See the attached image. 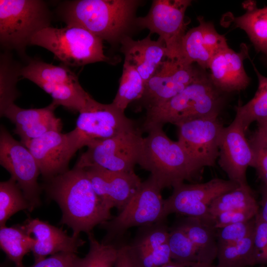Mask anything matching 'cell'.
Segmentation results:
<instances>
[{"label":"cell","instance_id":"6da1fadb","mask_svg":"<svg viewBox=\"0 0 267 267\" xmlns=\"http://www.w3.org/2000/svg\"><path fill=\"white\" fill-rule=\"evenodd\" d=\"M46 180L47 195L59 205L60 223L72 229V236L79 237L81 232L88 235L96 225L112 218V208L97 195L85 169L74 166Z\"/></svg>","mask_w":267,"mask_h":267},{"label":"cell","instance_id":"7a4b0ae2","mask_svg":"<svg viewBox=\"0 0 267 267\" xmlns=\"http://www.w3.org/2000/svg\"><path fill=\"white\" fill-rule=\"evenodd\" d=\"M136 0H76L65 1L58 11L66 25L82 27L111 44L127 36L137 7Z\"/></svg>","mask_w":267,"mask_h":267},{"label":"cell","instance_id":"3957f363","mask_svg":"<svg viewBox=\"0 0 267 267\" xmlns=\"http://www.w3.org/2000/svg\"><path fill=\"white\" fill-rule=\"evenodd\" d=\"M143 137L138 164L149 172L162 190L184 181L201 179L203 169L189 156L178 141L171 140L163 127H153Z\"/></svg>","mask_w":267,"mask_h":267},{"label":"cell","instance_id":"277c9868","mask_svg":"<svg viewBox=\"0 0 267 267\" xmlns=\"http://www.w3.org/2000/svg\"><path fill=\"white\" fill-rule=\"evenodd\" d=\"M224 94L215 87L209 75L201 72L181 92L146 110L143 130L147 132L167 123L175 125L189 119L219 116L224 103Z\"/></svg>","mask_w":267,"mask_h":267},{"label":"cell","instance_id":"5b68a950","mask_svg":"<svg viewBox=\"0 0 267 267\" xmlns=\"http://www.w3.org/2000/svg\"><path fill=\"white\" fill-rule=\"evenodd\" d=\"M103 40L77 25L47 27L37 33L30 45L44 48L66 66H81L97 62L113 61L105 55Z\"/></svg>","mask_w":267,"mask_h":267},{"label":"cell","instance_id":"8992f818","mask_svg":"<svg viewBox=\"0 0 267 267\" xmlns=\"http://www.w3.org/2000/svg\"><path fill=\"white\" fill-rule=\"evenodd\" d=\"M51 13L40 0H0V42L21 54L39 31L50 26Z\"/></svg>","mask_w":267,"mask_h":267},{"label":"cell","instance_id":"52a82bcc","mask_svg":"<svg viewBox=\"0 0 267 267\" xmlns=\"http://www.w3.org/2000/svg\"><path fill=\"white\" fill-rule=\"evenodd\" d=\"M76 122L75 128L68 133L77 152L101 141L137 129L134 122L112 103L102 104L91 96Z\"/></svg>","mask_w":267,"mask_h":267},{"label":"cell","instance_id":"ba28073f","mask_svg":"<svg viewBox=\"0 0 267 267\" xmlns=\"http://www.w3.org/2000/svg\"><path fill=\"white\" fill-rule=\"evenodd\" d=\"M161 188L150 176L142 181L138 189L120 212L100 224L106 234L102 242L111 243L133 227H141L162 219L164 200Z\"/></svg>","mask_w":267,"mask_h":267},{"label":"cell","instance_id":"9c48e42d","mask_svg":"<svg viewBox=\"0 0 267 267\" xmlns=\"http://www.w3.org/2000/svg\"><path fill=\"white\" fill-rule=\"evenodd\" d=\"M143 139L140 130L137 128L97 142L87 147L75 167H97L112 172H134Z\"/></svg>","mask_w":267,"mask_h":267},{"label":"cell","instance_id":"30bf717a","mask_svg":"<svg viewBox=\"0 0 267 267\" xmlns=\"http://www.w3.org/2000/svg\"><path fill=\"white\" fill-rule=\"evenodd\" d=\"M190 0H154L148 13L135 19L134 23L140 29H147L150 34L156 33L164 43L167 58L178 59L181 41L187 23L185 12Z\"/></svg>","mask_w":267,"mask_h":267},{"label":"cell","instance_id":"8fae6325","mask_svg":"<svg viewBox=\"0 0 267 267\" xmlns=\"http://www.w3.org/2000/svg\"><path fill=\"white\" fill-rule=\"evenodd\" d=\"M239 185L230 180L214 178L203 183H181L173 187L172 194L164 200L162 221L172 214L199 218L212 217L209 212L211 202L220 195Z\"/></svg>","mask_w":267,"mask_h":267},{"label":"cell","instance_id":"7c38bea8","mask_svg":"<svg viewBox=\"0 0 267 267\" xmlns=\"http://www.w3.org/2000/svg\"><path fill=\"white\" fill-rule=\"evenodd\" d=\"M0 164L10 174L31 205L32 210L41 205L38 178L39 166L29 150L15 139L2 125L0 130Z\"/></svg>","mask_w":267,"mask_h":267},{"label":"cell","instance_id":"4fadbf2b","mask_svg":"<svg viewBox=\"0 0 267 267\" xmlns=\"http://www.w3.org/2000/svg\"><path fill=\"white\" fill-rule=\"evenodd\" d=\"M218 116L187 119L175 125L178 141L191 158L200 167H213L219 154V142L222 125Z\"/></svg>","mask_w":267,"mask_h":267},{"label":"cell","instance_id":"5bb4252c","mask_svg":"<svg viewBox=\"0 0 267 267\" xmlns=\"http://www.w3.org/2000/svg\"><path fill=\"white\" fill-rule=\"evenodd\" d=\"M193 64L166 58L146 82L142 99L146 109L162 104L184 89L200 75Z\"/></svg>","mask_w":267,"mask_h":267},{"label":"cell","instance_id":"9a60e30c","mask_svg":"<svg viewBox=\"0 0 267 267\" xmlns=\"http://www.w3.org/2000/svg\"><path fill=\"white\" fill-rule=\"evenodd\" d=\"M241 123L234 118L223 127L219 142L218 163L228 179L239 186H247L246 171L252 167L254 153Z\"/></svg>","mask_w":267,"mask_h":267},{"label":"cell","instance_id":"2e32d148","mask_svg":"<svg viewBox=\"0 0 267 267\" xmlns=\"http://www.w3.org/2000/svg\"><path fill=\"white\" fill-rule=\"evenodd\" d=\"M35 158L41 174L47 180L68 169V164L76 151L68 134L51 131L23 144Z\"/></svg>","mask_w":267,"mask_h":267},{"label":"cell","instance_id":"e0dca14e","mask_svg":"<svg viewBox=\"0 0 267 267\" xmlns=\"http://www.w3.org/2000/svg\"><path fill=\"white\" fill-rule=\"evenodd\" d=\"M84 169L97 195L112 208L115 207L120 211L142 182L134 172H112L97 167Z\"/></svg>","mask_w":267,"mask_h":267},{"label":"cell","instance_id":"ac0fdd59","mask_svg":"<svg viewBox=\"0 0 267 267\" xmlns=\"http://www.w3.org/2000/svg\"><path fill=\"white\" fill-rule=\"evenodd\" d=\"M249 47L242 43L236 52L228 47L212 58L209 66V78L213 84L224 93L239 92L249 86L250 78L243 65L244 60L249 58Z\"/></svg>","mask_w":267,"mask_h":267},{"label":"cell","instance_id":"d6986e66","mask_svg":"<svg viewBox=\"0 0 267 267\" xmlns=\"http://www.w3.org/2000/svg\"><path fill=\"white\" fill-rule=\"evenodd\" d=\"M23 226L34 239L31 252L34 262L61 252L76 254L86 243L80 237L70 236L66 231L38 218H28Z\"/></svg>","mask_w":267,"mask_h":267},{"label":"cell","instance_id":"ffe728a7","mask_svg":"<svg viewBox=\"0 0 267 267\" xmlns=\"http://www.w3.org/2000/svg\"><path fill=\"white\" fill-rule=\"evenodd\" d=\"M57 106L51 102L44 108L24 109L13 103L5 109L1 117L7 118L15 124L14 132L24 144L48 132H61L62 122L54 112Z\"/></svg>","mask_w":267,"mask_h":267},{"label":"cell","instance_id":"44dd1931","mask_svg":"<svg viewBox=\"0 0 267 267\" xmlns=\"http://www.w3.org/2000/svg\"><path fill=\"white\" fill-rule=\"evenodd\" d=\"M151 34L140 40H134L128 36L121 41L124 62L134 67L145 84L155 72L160 63L167 58L164 42L159 38L153 41Z\"/></svg>","mask_w":267,"mask_h":267},{"label":"cell","instance_id":"7402d4cb","mask_svg":"<svg viewBox=\"0 0 267 267\" xmlns=\"http://www.w3.org/2000/svg\"><path fill=\"white\" fill-rule=\"evenodd\" d=\"M177 224L183 230L196 248L198 262L213 265L217 259L218 243L217 228L212 217H186Z\"/></svg>","mask_w":267,"mask_h":267},{"label":"cell","instance_id":"603a6c76","mask_svg":"<svg viewBox=\"0 0 267 267\" xmlns=\"http://www.w3.org/2000/svg\"><path fill=\"white\" fill-rule=\"evenodd\" d=\"M20 75L45 91L63 85L80 84L77 75L67 66L55 65L38 59L30 60L22 67Z\"/></svg>","mask_w":267,"mask_h":267},{"label":"cell","instance_id":"cb8c5ba5","mask_svg":"<svg viewBox=\"0 0 267 267\" xmlns=\"http://www.w3.org/2000/svg\"><path fill=\"white\" fill-rule=\"evenodd\" d=\"M242 5L246 12L231 16L229 22L244 31L256 49L267 56V6L258 8L254 0L245 1Z\"/></svg>","mask_w":267,"mask_h":267},{"label":"cell","instance_id":"d4e9b609","mask_svg":"<svg viewBox=\"0 0 267 267\" xmlns=\"http://www.w3.org/2000/svg\"><path fill=\"white\" fill-rule=\"evenodd\" d=\"M33 238L28 234L23 225L0 228V247L15 266H23L24 256L31 252Z\"/></svg>","mask_w":267,"mask_h":267},{"label":"cell","instance_id":"484cf974","mask_svg":"<svg viewBox=\"0 0 267 267\" xmlns=\"http://www.w3.org/2000/svg\"><path fill=\"white\" fill-rule=\"evenodd\" d=\"M250 60L258 79V87L252 99L235 108V119L241 123L245 131L253 122L267 118V77L262 75Z\"/></svg>","mask_w":267,"mask_h":267},{"label":"cell","instance_id":"4316f807","mask_svg":"<svg viewBox=\"0 0 267 267\" xmlns=\"http://www.w3.org/2000/svg\"><path fill=\"white\" fill-rule=\"evenodd\" d=\"M254 237V232L236 244L218 246V263L215 267H253L257 265Z\"/></svg>","mask_w":267,"mask_h":267},{"label":"cell","instance_id":"83f0119b","mask_svg":"<svg viewBox=\"0 0 267 267\" xmlns=\"http://www.w3.org/2000/svg\"><path fill=\"white\" fill-rule=\"evenodd\" d=\"M213 56L203 39L199 24L186 32L181 41L177 59L188 64L196 63L202 69L206 70L209 69Z\"/></svg>","mask_w":267,"mask_h":267},{"label":"cell","instance_id":"f1b7e54d","mask_svg":"<svg viewBox=\"0 0 267 267\" xmlns=\"http://www.w3.org/2000/svg\"><path fill=\"white\" fill-rule=\"evenodd\" d=\"M145 87V82L136 69L124 62L119 88L112 103L125 112L130 103L142 98Z\"/></svg>","mask_w":267,"mask_h":267},{"label":"cell","instance_id":"f546056e","mask_svg":"<svg viewBox=\"0 0 267 267\" xmlns=\"http://www.w3.org/2000/svg\"><path fill=\"white\" fill-rule=\"evenodd\" d=\"M247 208H260L249 185L239 186L215 198L210 204L209 212L214 217L224 212Z\"/></svg>","mask_w":267,"mask_h":267},{"label":"cell","instance_id":"4dcf8cb0","mask_svg":"<svg viewBox=\"0 0 267 267\" xmlns=\"http://www.w3.org/2000/svg\"><path fill=\"white\" fill-rule=\"evenodd\" d=\"M0 114L2 115L5 109L18 96L16 83L21 76L20 67L14 61L7 52L1 54L0 65Z\"/></svg>","mask_w":267,"mask_h":267},{"label":"cell","instance_id":"1f68e13d","mask_svg":"<svg viewBox=\"0 0 267 267\" xmlns=\"http://www.w3.org/2000/svg\"><path fill=\"white\" fill-rule=\"evenodd\" d=\"M89 250L84 258L76 256L74 267H114L118 257L119 246L98 241L92 232L89 234Z\"/></svg>","mask_w":267,"mask_h":267},{"label":"cell","instance_id":"d6a6232c","mask_svg":"<svg viewBox=\"0 0 267 267\" xmlns=\"http://www.w3.org/2000/svg\"><path fill=\"white\" fill-rule=\"evenodd\" d=\"M32 211L30 204L15 180L10 178L0 183V226L19 211Z\"/></svg>","mask_w":267,"mask_h":267},{"label":"cell","instance_id":"836d02e7","mask_svg":"<svg viewBox=\"0 0 267 267\" xmlns=\"http://www.w3.org/2000/svg\"><path fill=\"white\" fill-rule=\"evenodd\" d=\"M169 232L170 228L165 221L139 227L133 241L127 245L130 249L136 250L155 248L167 243Z\"/></svg>","mask_w":267,"mask_h":267},{"label":"cell","instance_id":"e575fe53","mask_svg":"<svg viewBox=\"0 0 267 267\" xmlns=\"http://www.w3.org/2000/svg\"><path fill=\"white\" fill-rule=\"evenodd\" d=\"M167 243L173 262L182 264L199 263L195 247L186 233L177 223L170 228Z\"/></svg>","mask_w":267,"mask_h":267},{"label":"cell","instance_id":"d590c367","mask_svg":"<svg viewBox=\"0 0 267 267\" xmlns=\"http://www.w3.org/2000/svg\"><path fill=\"white\" fill-rule=\"evenodd\" d=\"M129 255L135 267H162L172 261L168 243L149 250L130 249L126 245Z\"/></svg>","mask_w":267,"mask_h":267},{"label":"cell","instance_id":"8d00e7d4","mask_svg":"<svg viewBox=\"0 0 267 267\" xmlns=\"http://www.w3.org/2000/svg\"><path fill=\"white\" fill-rule=\"evenodd\" d=\"M255 218L217 228L218 246L236 244L252 234L255 231Z\"/></svg>","mask_w":267,"mask_h":267},{"label":"cell","instance_id":"74e56055","mask_svg":"<svg viewBox=\"0 0 267 267\" xmlns=\"http://www.w3.org/2000/svg\"><path fill=\"white\" fill-rule=\"evenodd\" d=\"M249 142L254 153L252 167L255 169L262 185L267 186V141L253 134Z\"/></svg>","mask_w":267,"mask_h":267},{"label":"cell","instance_id":"f35d334b","mask_svg":"<svg viewBox=\"0 0 267 267\" xmlns=\"http://www.w3.org/2000/svg\"><path fill=\"white\" fill-rule=\"evenodd\" d=\"M197 20L201 26L203 39L206 45L214 55L229 47L224 35L220 34L216 30L212 22L206 21L202 16Z\"/></svg>","mask_w":267,"mask_h":267},{"label":"cell","instance_id":"ab89813d","mask_svg":"<svg viewBox=\"0 0 267 267\" xmlns=\"http://www.w3.org/2000/svg\"><path fill=\"white\" fill-rule=\"evenodd\" d=\"M260 208H247L222 213L212 217L216 228L232 224L248 221L255 218Z\"/></svg>","mask_w":267,"mask_h":267},{"label":"cell","instance_id":"60d3db41","mask_svg":"<svg viewBox=\"0 0 267 267\" xmlns=\"http://www.w3.org/2000/svg\"><path fill=\"white\" fill-rule=\"evenodd\" d=\"M254 244L257 265H265L267 257V223L256 216Z\"/></svg>","mask_w":267,"mask_h":267},{"label":"cell","instance_id":"b9f144b4","mask_svg":"<svg viewBox=\"0 0 267 267\" xmlns=\"http://www.w3.org/2000/svg\"><path fill=\"white\" fill-rule=\"evenodd\" d=\"M76 256L74 253L61 252L34 262L33 265L28 267H74ZM14 267H25L23 265Z\"/></svg>","mask_w":267,"mask_h":267},{"label":"cell","instance_id":"7bdbcfd3","mask_svg":"<svg viewBox=\"0 0 267 267\" xmlns=\"http://www.w3.org/2000/svg\"><path fill=\"white\" fill-rule=\"evenodd\" d=\"M114 267H135L129 255L126 245L119 246L118 257Z\"/></svg>","mask_w":267,"mask_h":267},{"label":"cell","instance_id":"ee69618b","mask_svg":"<svg viewBox=\"0 0 267 267\" xmlns=\"http://www.w3.org/2000/svg\"><path fill=\"white\" fill-rule=\"evenodd\" d=\"M261 200L258 215L267 223V186L261 185Z\"/></svg>","mask_w":267,"mask_h":267},{"label":"cell","instance_id":"f6af8a7d","mask_svg":"<svg viewBox=\"0 0 267 267\" xmlns=\"http://www.w3.org/2000/svg\"><path fill=\"white\" fill-rule=\"evenodd\" d=\"M254 134L267 141V118L259 121Z\"/></svg>","mask_w":267,"mask_h":267},{"label":"cell","instance_id":"bcb514c9","mask_svg":"<svg viewBox=\"0 0 267 267\" xmlns=\"http://www.w3.org/2000/svg\"><path fill=\"white\" fill-rule=\"evenodd\" d=\"M162 267H215V265L194 262L188 263H178L173 261Z\"/></svg>","mask_w":267,"mask_h":267},{"label":"cell","instance_id":"7dc6e473","mask_svg":"<svg viewBox=\"0 0 267 267\" xmlns=\"http://www.w3.org/2000/svg\"><path fill=\"white\" fill-rule=\"evenodd\" d=\"M258 267H267V265H259Z\"/></svg>","mask_w":267,"mask_h":267},{"label":"cell","instance_id":"c3c4849f","mask_svg":"<svg viewBox=\"0 0 267 267\" xmlns=\"http://www.w3.org/2000/svg\"><path fill=\"white\" fill-rule=\"evenodd\" d=\"M265 265H267V259H266V262H265Z\"/></svg>","mask_w":267,"mask_h":267},{"label":"cell","instance_id":"681fc988","mask_svg":"<svg viewBox=\"0 0 267 267\" xmlns=\"http://www.w3.org/2000/svg\"></svg>","mask_w":267,"mask_h":267}]
</instances>
